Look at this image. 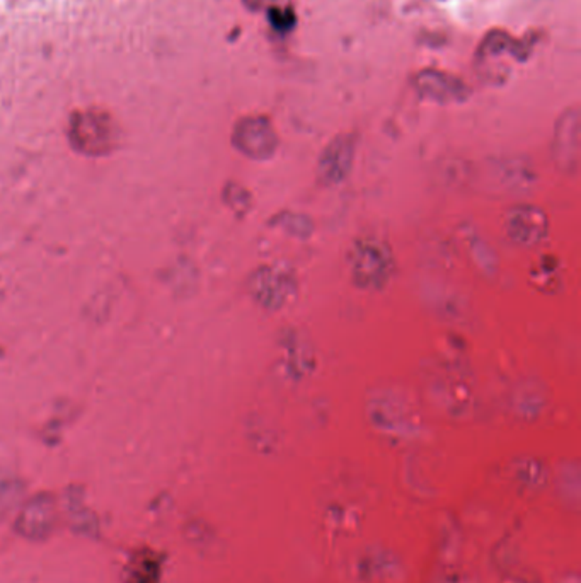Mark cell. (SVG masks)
Instances as JSON below:
<instances>
[{
    "label": "cell",
    "mask_w": 581,
    "mask_h": 583,
    "mask_svg": "<svg viewBox=\"0 0 581 583\" xmlns=\"http://www.w3.org/2000/svg\"><path fill=\"white\" fill-rule=\"evenodd\" d=\"M353 276L364 287H379L390 275V256L381 244L362 242L351 256Z\"/></svg>",
    "instance_id": "cell-1"
},
{
    "label": "cell",
    "mask_w": 581,
    "mask_h": 583,
    "mask_svg": "<svg viewBox=\"0 0 581 583\" xmlns=\"http://www.w3.org/2000/svg\"><path fill=\"white\" fill-rule=\"evenodd\" d=\"M349 160H351V151L348 144L336 142L321 162L324 177H328L331 181H340L348 171Z\"/></svg>",
    "instance_id": "cell-5"
},
{
    "label": "cell",
    "mask_w": 581,
    "mask_h": 583,
    "mask_svg": "<svg viewBox=\"0 0 581 583\" xmlns=\"http://www.w3.org/2000/svg\"><path fill=\"white\" fill-rule=\"evenodd\" d=\"M252 283L256 299L272 309L283 308L295 292L293 278L282 268H263Z\"/></svg>",
    "instance_id": "cell-2"
},
{
    "label": "cell",
    "mask_w": 581,
    "mask_h": 583,
    "mask_svg": "<svg viewBox=\"0 0 581 583\" xmlns=\"http://www.w3.org/2000/svg\"><path fill=\"white\" fill-rule=\"evenodd\" d=\"M270 20H272L273 26L276 29H289L293 24V16H291L290 12L273 11L272 14H270Z\"/></svg>",
    "instance_id": "cell-6"
},
{
    "label": "cell",
    "mask_w": 581,
    "mask_h": 583,
    "mask_svg": "<svg viewBox=\"0 0 581 583\" xmlns=\"http://www.w3.org/2000/svg\"><path fill=\"white\" fill-rule=\"evenodd\" d=\"M242 140L244 144L250 142L248 145H244L246 151H251L252 154L256 156H266L270 154L274 147V135H273L272 128L263 123V121H254L250 127L242 128Z\"/></svg>",
    "instance_id": "cell-4"
},
{
    "label": "cell",
    "mask_w": 581,
    "mask_h": 583,
    "mask_svg": "<svg viewBox=\"0 0 581 583\" xmlns=\"http://www.w3.org/2000/svg\"><path fill=\"white\" fill-rule=\"evenodd\" d=\"M508 233L525 246L543 241L547 233V220L541 210L534 207L515 209L508 218Z\"/></svg>",
    "instance_id": "cell-3"
}]
</instances>
